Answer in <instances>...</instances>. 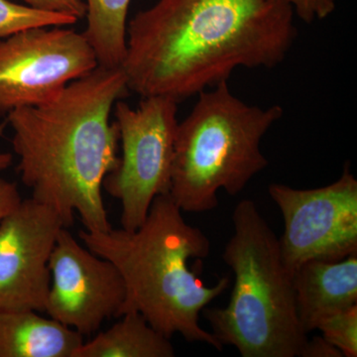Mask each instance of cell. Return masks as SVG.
Wrapping results in <instances>:
<instances>
[{
  "label": "cell",
  "instance_id": "cell-2",
  "mask_svg": "<svg viewBox=\"0 0 357 357\" xmlns=\"http://www.w3.org/2000/svg\"><path fill=\"white\" fill-rule=\"evenodd\" d=\"M130 93L121 67L98 66L49 102L7 115L17 172L32 199L70 227L76 213L88 231L112 229L102 183L119 164L115 103Z\"/></svg>",
  "mask_w": 357,
  "mask_h": 357
},
{
  "label": "cell",
  "instance_id": "cell-7",
  "mask_svg": "<svg viewBox=\"0 0 357 357\" xmlns=\"http://www.w3.org/2000/svg\"><path fill=\"white\" fill-rule=\"evenodd\" d=\"M268 192L283 217L279 244L289 271L312 260L340 261L357 255V180L349 164L326 187L301 190L274 183Z\"/></svg>",
  "mask_w": 357,
  "mask_h": 357
},
{
  "label": "cell",
  "instance_id": "cell-14",
  "mask_svg": "<svg viewBox=\"0 0 357 357\" xmlns=\"http://www.w3.org/2000/svg\"><path fill=\"white\" fill-rule=\"evenodd\" d=\"M131 0H86L84 35L98 66L121 67L126 55L128 13Z\"/></svg>",
  "mask_w": 357,
  "mask_h": 357
},
{
  "label": "cell",
  "instance_id": "cell-20",
  "mask_svg": "<svg viewBox=\"0 0 357 357\" xmlns=\"http://www.w3.org/2000/svg\"><path fill=\"white\" fill-rule=\"evenodd\" d=\"M20 191L16 184L0 178V220L13 210L21 202Z\"/></svg>",
  "mask_w": 357,
  "mask_h": 357
},
{
  "label": "cell",
  "instance_id": "cell-13",
  "mask_svg": "<svg viewBox=\"0 0 357 357\" xmlns=\"http://www.w3.org/2000/svg\"><path fill=\"white\" fill-rule=\"evenodd\" d=\"M121 321L84 342L74 357H173L175 349L166 337L137 312L122 314Z\"/></svg>",
  "mask_w": 357,
  "mask_h": 357
},
{
  "label": "cell",
  "instance_id": "cell-17",
  "mask_svg": "<svg viewBox=\"0 0 357 357\" xmlns=\"http://www.w3.org/2000/svg\"><path fill=\"white\" fill-rule=\"evenodd\" d=\"M292 6L295 15L299 16L304 22L328 18L335 11V0H286Z\"/></svg>",
  "mask_w": 357,
  "mask_h": 357
},
{
  "label": "cell",
  "instance_id": "cell-21",
  "mask_svg": "<svg viewBox=\"0 0 357 357\" xmlns=\"http://www.w3.org/2000/svg\"><path fill=\"white\" fill-rule=\"evenodd\" d=\"M2 128H0L1 132ZM13 155L9 153H0V171L6 170L13 164Z\"/></svg>",
  "mask_w": 357,
  "mask_h": 357
},
{
  "label": "cell",
  "instance_id": "cell-16",
  "mask_svg": "<svg viewBox=\"0 0 357 357\" xmlns=\"http://www.w3.org/2000/svg\"><path fill=\"white\" fill-rule=\"evenodd\" d=\"M317 330L340 349L342 356H357V305L326 317Z\"/></svg>",
  "mask_w": 357,
  "mask_h": 357
},
{
  "label": "cell",
  "instance_id": "cell-15",
  "mask_svg": "<svg viewBox=\"0 0 357 357\" xmlns=\"http://www.w3.org/2000/svg\"><path fill=\"white\" fill-rule=\"evenodd\" d=\"M77 21L64 14L48 13L9 0H0V38L37 27H63Z\"/></svg>",
  "mask_w": 357,
  "mask_h": 357
},
{
  "label": "cell",
  "instance_id": "cell-6",
  "mask_svg": "<svg viewBox=\"0 0 357 357\" xmlns=\"http://www.w3.org/2000/svg\"><path fill=\"white\" fill-rule=\"evenodd\" d=\"M178 105L162 96L142 98L136 109L121 100L114 105L121 157L103 180L102 189L121 203L122 229H137L154 199L169 192Z\"/></svg>",
  "mask_w": 357,
  "mask_h": 357
},
{
  "label": "cell",
  "instance_id": "cell-10",
  "mask_svg": "<svg viewBox=\"0 0 357 357\" xmlns=\"http://www.w3.org/2000/svg\"><path fill=\"white\" fill-rule=\"evenodd\" d=\"M64 222L36 199H21L0 220V311H46L49 261Z\"/></svg>",
  "mask_w": 357,
  "mask_h": 357
},
{
  "label": "cell",
  "instance_id": "cell-18",
  "mask_svg": "<svg viewBox=\"0 0 357 357\" xmlns=\"http://www.w3.org/2000/svg\"><path fill=\"white\" fill-rule=\"evenodd\" d=\"M26 6L48 11L64 14L77 21L86 18V6L84 0H21Z\"/></svg>",
  "mask_w": 357,
  "mask_h": 357
},
{
  "label": "cell",
  "instance_id": "cell-19",
  "mask_svg": "<svg viewBox=\"0 0 357 357\" xmlns=\"http://www.w3.org/2000/svg\"><path fill=\"white\" fill-rule=\"evenodd\" d=\"M302 357H342V352L335 345L328 342L325 337L307 338L306 344L301 351Z\"/></svg>",
  "mask_w": 357,
  "mask_h": 357
},
{
  "label": "cell",
  "instance_id": "cell-8",
  "mask_svg": "<svg viewBox=\"0 0 357 357\" xmlns=\"http://www.w3.org/2000/svg\"><path fill=\"white\" fill-rule=\"evenodd\" d=\"M37 27L0 40V116L57 96L98 67L83 32Z\"/></svg>",
  "mask_w": 357,
  "mask_h": 357
},
{
  "label": "cell",
  "instance_id": "cell-12",
  "mask_svg": "<svg viewBox=\"0 0 357 357\" xmlns=\"http://www.w3.org/2000/svg\"><path fill=\"white\" fill-rule=\"evenodd\" d=\"M83 337L34 310L0 311V357H74Z\"/></svg>",
  "mask_w": 357,
  "mask_h": 357
},
{
  "label": "cell",
  "instance_id": "cell-9",
  "mask_svg": "<svg viewBox=\"0 0 357 357\" xmlns=\"http://www.w3.org/2000/svg\"><path fill=\"white\" fill-rule=\"evenodd\" d=\"M50 318L81 335L98 332L105 319L121 316L126 287L114 263L82 245L67 227L59 232L49 261Z\"/></svg>",
  "mask_w": 357,
  "mask_h": 357
},
{
  "label": "cell",
  "instance_id": "cell-11",
  "mask_svg": "<svg viewBox=\"0 0 357 357\" xmlns=\"http://www.w3.org/2000/svg\"><path fill=\"white\" fill-rule=\"evenodd\" d=\"M293 286L298 319L311 333L326 317L357 305V255L304 263L293 273Z\"/></svg>",
  "mask_w": 357,
  "mask_h": 357
},
{
  "label": "cell",
  "instance_id": "cell-4",
  "mask_svg": "<svg viewBox=\"0 0 357 357\" xmlns=\"http://www.w3.org/2000/svg\"><path fill=\"white\" fill-rule=\"evenodd\" d=\"M232 223L222 259L234 272V289L227 306L204 309V318L220 344L243 357L300 356L307 333L298 319L293 273L282 259L278 237L251 199L236 204Z\"/></svg>",
  "mask_w": 357,
  "mask_h": 357
},
{
  "label": "cell",
  "instance_id": "cell-1",
  "mask_svg": "<svg viewBox=\"0 0 357 357\" xmlns=\"http://www.w3.org/2000/svg\"><path fill=\"white\" fill-rule=\"evenodd\" d=\"M286 0H158L129 21L122 70L130 93L178 102L237 68H274L297 29Z\"/></svg>",
  "mask_w": 357,
  "mask_h": 357
},
{
  "label": "cell",
  "instance_id": "cell-3",
  "mask_svg": "<svg viewBox=\"0 0 357 357\" xmlns=\"http://www.w3.org/2000/svg\"><path fill=\"white\" fill-rule=\"evenodd\" d=\"M182 213L168 194L160 195L137 229H83L79 238L121 272L126 287L121 316L139 312L166 337L178 333L188 342H204L222 351L220 340L199 326V314L229 288V277L210 287L190 269L192 258L208 257L211 241L185 222Z\"/></svg>",
  "mask_w": 357,
  "mask_h": 357
},
{
  "label": "cell",
  "instance_id": "cell-5",
  "mask_svg": "<svg viewBox=\"0 0 357 357\" xmlns=\"http://www.w3.org/2000/svg\"><path fill=\"white\" fill-rule=\"evenodd\" d=\"M283 116L280 105L264 107L239 100L222 82L199 93L178 122L168 195L185 213L218 206L220 190L236 196L268 166L261 141Z\"/></svg>",
  "mask_w": 357,
  "mask_h": 357
}]
</instances>
